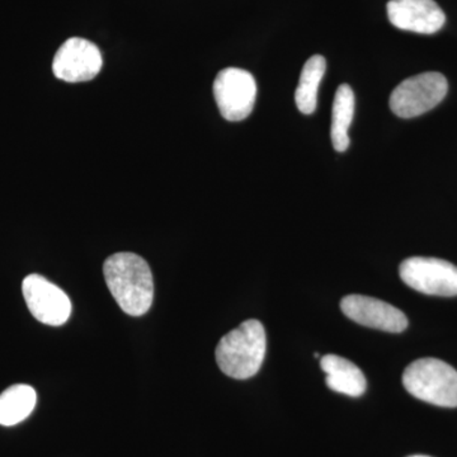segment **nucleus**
Wrapping results in <instances>:
<instances>
[{
	"label": "nucleus",
	"instance_id": "nucleus-6",
	"mask_svg": "<svg viewBox=\"0 0 457 457\" xmlns=\"http://www.w3.org/2000/svg\"><path fill=\"white\" fill-rule=\"evenodd\" d=\"M400 278L409 287L432 296H456L457 267L440 258L411 257L400 264Z\"/></svg>",
	"mask_w": 457,
	"mask_h": 457
},
{
	"label": "nucleus",
	"instance_id": "nucleus-12",
	"mask_svg": "<svg viewBox=\"0 0 457 457\" xmlns=\"http://www.w3.org/2000/svg\"><path fill=\"white\" fill-rule=\"evenodd\" d=\"M37 403V394L29 385H12L0 394V425L16 426L29 417Z\"/></svg>",
	"mask_w": 457,
	"mask_h": 457
},
{
	"label": "nucleus",
	"instance_id": "nucleus-9",
	"mask_svg": "<svg viewBox=\"0 0 457 457\" xmlns=\"http://www.w3.org/2000/svg\"><path fill=\"white\" fill-rule=\"evenodd\" d=\"M343 314L354 323L389 333H402L407 329L408 319L404 312L390 303L365 295H348L341 302Z\"/></svg>",
	"mask_w": 457,
	"mask_h": 457
},
{
	"label": "nucleus",
	"instance_id": "nucleus-1",
	"mask_svg": "<svg viewBox=\"0 0 457 457\" xmlns=\"http://www.w3.org/2000/svg\"><path fill=\"white\" fill-rule=\"evenodd\" d=\"M108 290L126 314L140 317L152 308L154 281L152 270L140 255L122 252L108 257L104 264Z\"/></svg>",
	"mask_w": 457,
	"mask_h": 457
},
{
	"label": "nucleus",
	"instance_id": "nucleus-10",
	"mask_svg": "<svg viewBox=\"0 0 457 457\" xmlns=\"http://www.w3.org/2000/svg\"><path fill=\"white\" fill-rule=\"evenodd\" d=\"M387 17L403 31L433 35L440 31L446 16L435 0H390Z\"/></svg>",
	"mask_w": 457,
	"mask_h": 457
},
{
	"label": "nucleus",
	"instance_id": "nucleus-3",
	"mask_svg": "<svg viewBox=\"0 0 457 457\" xmlns=\"http://www.w3.org/2000/svg\"><path fill=\"white\" fill-rule=\"evenodd\" d=\"M403 385L414 398L444 408L457 407V371L437 359H420L405 369Z\"/></svg>",
	"mask_w": 457,
	"mask_h": 457
},
{
	"label": "nucleus",
	"instance_id": "nucleus-2",
	"mask_svg": "<svg viewBox=\"0 0 457 457\" xmlns=\"http://www.w3.org/2000/svg\"><path fill=\"white\" fill-rule=\"evenodd\" d=\"M266 350L267 337L263 324L249 319L222 337L215 351L216 362L228 378L245 380L258 374Z\"/></svg>",
	"mask_w": 457,
	"mask_h": 457
},
{
	"label": "nucleus",
	"instance_id": "nucleus-11",
	"mask_svg": "<svg viewBox=\"0 0 457 457\" xmlns=\"http://www.w3.org/2000/svg\"><path fill=\"white\" fill-rule=\"evenodd\" d=\"M321 370L326 372V383L333 392L359 398L366 392L368 381L359 366L338 354H326L320 360Z\"/></svg>",
	"mask_w": 457,
	"mask_h": 457
},
{
	"label": "nucleus",
	"instance_id": "nucleus-14",
	"mask_svg": "<svg viewBox=\"0 0 457 457\" xmlns=\"http://www.w3.org/2000/svg\"><path fill=\"white\" fill-rule=\"evenodd\" d=\"M327 62L321 55L312 56L303 65L295 101L300 112L312 114L317 110L318 90L326 74Z\"/></svg>",
	"mask_w": 457,
	"mask_h": 457
},
{
	"label": "nucleus",
	"instance_id": "nucleus-15",
	"mask_svg": "<svg viewBox=\"0 0 457 457\" xmlns=\"http://www.w3.org/2000/svg\"><path fill=\"white\" fill-rule=\"evenodd\" d=\"M409 457H431V456H425V455H414V456H409Z\"/></svg>",
	"mask_w": 457,
	"mask_h": 457
},
{
	"label": "nucleus",
	"instance_id": "nucleus-13",
	"mask_svg": "<svg viewBox=\"0 0 457 457\" xmlns=\"http://www.w3.org/2000/svg\"><path fill=\"white\" fill-rule=\"evenodd\" d=\"M353 114V90L348 84H342L337 89L335 102H333L332 129H330V137L337 152L343 153L350 147L348 131H350Z\"/></svg>",
	"mask_w": 457,
	"mask_h": 457
},
{
	"label": "nucleus",
	"instance_id": "nucleus-4",
	"mask_svg": "<svg viewBox=\"0 0 457 457\" xmlns=\"http://www.w3.org/2000/svg\"><path fill=\"white\" fill-rule=\"evenodd\" d=\"M449 83L437 71L418 74L399 84L390 96V108L400 119L428 112L446 97Z\"/></svg>",
	"mask_w": 457,
	"mask_h": 457
},
{
	"label": "nucleus",
	"instance_id": "nucleus-7",
	"mask_svg": "<svg viewBox=\"0 0 457 457\" xmlns=\"http://www.w3.org/2000/svg\"><path fill=\"white\" fill-rule=\"evenodd\" d=\"M104 60L97 45L86 38L71 37L57 50L53 62L54 75L68 83H82L95 79L101 71Z\"/></svg>",
	"mask_w": 457,
	"mask_h": 457
},
{
	"label": "nucleus",
	"instance_id": "nucleus-5",
	"mask_svg": "<svg viewBox=\"0 0 457 457\" xmlns=\"http://www.w3.org/2000/svg\"><path fill=\"white\" fill-rule=\"evenodd\" d=\"M213 97L221 116L228 121H243L253 111L257 83L245 69L227 68L213 82Z\"/></svg>",
	"mask_w": 457,
	"mask_h": 457
},
{
	"label": "nucleus",
	"instance_id": "nucleus-8",
	"mask_svg": "<svg viewBox=\"0 0 457 457\" xmlns=\"http://www.w3.org/2000/svg\"><path fill=\"white\" fill-rule=\"evenodd\" d=\"M23 297L33 317L47 326H62L71 314L68 295L44 276H27L22 284Z\"/></svg>",
	"mask_w": 457,
	"mask_h": 457
}]
</instances>
